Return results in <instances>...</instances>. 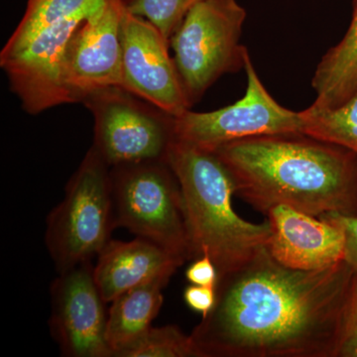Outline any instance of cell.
<instances>
[{
	"label": "cell",
	"mask_w": 357,
	"mask_h": 357,
	"mask_svg": "<svg viewBox=\"0 0 357 357\" xmlns=\"http://www.w3.org/2000/svg\"><path fill=\"white\" fill-rule=\"evenodd\" d=\"M356 280L345 260L303 271L265 248L220 277L215 307L190 335L199 357H340Z\"/></svg>",
	"instance_id": "6da1fadb"
},
{
	"label": "cell",
	"mask_w": 357,
	"mask_h": 357,
	"mask_svg": "<svg viewBox=\"0 0 357 357\" xmlns=\"http://www.w3.org/2000/svg\"><path fill=\"white\" fill-rule=\"evenodd\" d=\"M236 194L266 213L287 204L314 217H357V154L305 133H278L232 141L215 149Z\"/></svg>",
	"instance_id": "7a4b0ae2"
},
{
	"label": "cell",
	"mask_w": 357,
	"mask_h": 357,
	"mask_svg": "<svg viewBox=\"0 0 357 357\" xmlns=\"http://www.w3.org/2000/svg\"><path fill=\"white\" fill-rule=\"evenodd\" d=\"M166 161L182 191L192 259L210 256L222 277L266 248L271 225L237 215L234 178L215 152L174 138Z\"/></svg>",
	"instance_id": "3957f363"
},
{
	"label": "cell",
	"mask_w": 357,
	"mask_h": 357,
	"mask_svg": "<svg viewBox=\"0 0 357 357\" xmlns=\"http://www.w3.org/2000/svg\"><path fill=\"white\" fill-rule=\"evenodd\" d=\"M110 180L115 225L192 259L182 191L166 160L112 167Z\"/></svg>",
	"instance_id": "277c9868"
},
{
	"label": "cell",
	"mask_w": 357,
	"mask_h": 357,
	"mask_svg": "<svg viewBox=\"0 0 357 357\" xmlns=\"http://www.w3.org/2000/svg\"><path fill=\"white\" fill-rule=\"evenodd\" d=\"M109 166L91 147L47 220L46 244L59 273L91 261L115 227Z\"/></svg>",
	"instance_id": "5b68a950"
},
{
	"label": "cell",
	"mask_w": 357,
	"mask_h": 357,
	"mask_svg": "<svg viewBox=\"0 0 357 357\" xmlns=\"http://www.w3.org/2000/svg\"><path fill=\"white\" fill-rule=\"evenodd\" d=\"M245 20L237 0H203L174 32L170 48L192 107L220 77L244 69L249 54L241 43Z\"/></svg>",
	"instance_id": "8992f818"
},
{
	"label": "cell",
	"mask_w": 357,
	"mask_h": 357,
	"mask_svg": "<svg viewBox=\"0 0 357 357\" xmlns=\"http://www.w3.org/2000/svg\"><path fill=\"white\" fill-rule=\"evenodd\" d=\"M82 103L95 119L93 147L110 168L166 160L175 116L122 86L98 89Z\"/></svg>",
	"instance_id": "52a82bcc"
},
{
	"label": "cell",
	"mask_w": 357,
	"mask_h": 357,
	"mask_svg": "<svg viewBox=\"0 0 357 357\" xmlns=\"http://www.w3.org/2000/svg\"><path fill=\"white\" fill-rule=\"evenodd\" d=\"M245 95L234 105L208 112L191 109L174 117L176 139L215 151L232 141L278 133L304 132L301 112L282 107L262 84L250 55L244 65Z\"/></svg>",
	"instance_id": "ba28073f"
},
{
	"label": "cell",
	"mask_w": 357,
	"mask_h": 357,
	"mask_svg": "<svg viewBox=\"0 0 357 357\" xmlns=\"http://www.w3.org/2000/svg\"><path fill=\"white\" fill-rule=\"evenodd\" d=\"M89 16H76L50 25L35 34L10 55L0 56V67L23 109L39 114L58 105L74 103L65 83L68 45Z\"/></svg>",
	"instance_id": "9c48e42d"
},
{
	"label": "cell",
	"mask_w": 357,
	"mask_h": 357,
	"mask_svg": "<svg viewBox=\"0 0 357 357\" xmlns=\"http://www.w3.org/2000/svg\"><path fill=\"white\" fill-rule=\"evenodd\" d=\"M122 88L173 116L191 109L170 43L150 21L124 10Z\"/></svg>",
	"instance_id": "30bf717a"
},
{
	"label": "cell",
	"mask_w": 357,
	"mask_h": 357,
	"mask_svg": "<svg viewBox=\"0 0 357 357\" xmlns=\"http://www.w3.org/2000/svg\"><path fill=\"white\" fill-rule=\"evenodd\" d=\"M51 332L69 357H112L107 314L91 261L61 272L51 288Z\"/></svg>",
	"instance_id": "8fae6325"
},
{
	"label": "cell",
	"mask_w": 357,
	"mask_h": 357,
	"mask_svg": "<svg viewBox=\"0 0 357 357\" xmlns=\"http://www.w3.org/2000/svg\"><path fill=\"white\" fill-rule=\"evenodd\" d=\"M126 0H105L73 34L65 83L74 103L98 89L122 86L121 23Z\"/></svg>",
	"instance_id": "7c38bea8"
},
{
	"label": "cell",
	"mask_w": 357,
	"mask_h": 357,
	"mask_svg": "<svg viewBox=\"0 0 357 357\" xmlns=\"http://www.w3.org/2000/svg\"><path fill=\"white\" fill-rule=\"evenodd\" d=\"M265 213L272 229L266 248L283 266L314 271L344 261V232L335 223L287 204H276Z\"/></svg>",
	"instance_id": "4fadbf2b"
},
{
	"label": "cell",
	"mask_w": 357,
	"mask_h": 357,
	"mask_svg": "<svg viewBox=\"0 0 357 357\" xmlns=\"http://www.w3.org/2000/svg\"><path fill=\"white\" fill-rule=\"evenodd\" d=\"M184 264L170 252L147 239L109 241L93 267L98 290L105 303H112L134 288L168 283L178 267Z\"/></svg>",
	"instance_id": "5bb4252c"
},
{
	"label": "cell",
	"mask_w": 357,
	"mask_h": 357,
	"mask_svg": "<svg viewBox=\"0 0 357 357\" xmlns=\"http://www.w3.org/2000/svg\"><path fill=\"white\" fill-rule=\"evenodd\" d=\"M163 282H153L134 288L112 301L107 314V340L112 356L143 337L163 305Z\"/></svg>",
	"instance_id": "9a60e30c"
},
{
	"label": "cell",
	"mask_w": 357,
	"mask_h": 357,
	"mask_svg": "<svg viewBox=\"0 0 357 357\" xmlns=\"http://www.w3.org/2000/svg\"><path fill=\"white\" fill-rule=\"evenodd\" d=\"M317 98L312 105L337 107L357 91V0L349 30L326 52L312 79Z\"/></svg>",
	"instance_id": "2e32d148"
},
{
	"label": "cell",
	"mask_w": 357,
	"mask_h": 357,
	"mask_svg": "<svg viewBox=\"0 0 357 357\" xmlns=\"http://www.w3.org/2000/svg\"><path fill=\"white\" fill-rule=\"evenodd\" d=\"M105 0H28L24 15L0 56L20 50L30 39L45 28L61 21L89 16L102 6Z\"/></svg>",
	"instance_id": "e0dca14e"
},
{
	"label": "cell",
	"mask_w": 357,
	"mask_h": 357,
	"mask_svg": "<svg viewBox=\"0 0 357 357\" xmlns=\"http://www.w3.org/2000/svg\"><path fill=\"white\" fill-rule=\"evenodd\" d=\"M301 114L304 119L303 133L357 154V91L340 107L328 109L312 105Z\"/></svg>",
	"instance_id": "ac0fdd59"
},
{
	"label": "cell",
	"mask_w": 357,
	"mask_h": 357,
	"mask_svg": "<svg viewBox=\"0 0 357 357\" xmlns=\"http://www.w3.org/2000/svg\"><path fill=\"white\" fill-rule=\"evenodd\" d=\"M119 357H199L191 335L175 326L151 328Z\"/></svg>",
	"instance_id": "d6986e66"
},
{
	"label": "cell",
	"mask_w": 357,
	"mask_h": 357,
	"mask_svg": "<svg viewBox=\"0 0 357 357\" xmlns=\"http://www.w3.org/2000/svg\"><path fill=\"white\" fill-rule=\"evenodd\" d=\"M203 0H126L129 13L141 16L156 26L170 43L188 13Z\"/></svg>",
	"instance_id": "ffe728a7"
},
{
	"label": "cell",
	"mask_w": 357,
	"mask_h": 357,
	"mask_svg": "<svg viewBox=\"0 0 357 357\" xmlns=\"http://www.w3.org/2000/svg\"><path fill=\"white\" fill-rule=\"evenodd\" d=\"M319 218H326L338 227H342L345 236L344 260L357 273V217L340 215V213H325Z\"/></svg>",
	"instance_id": "44dd1931"
},
{
	"label": "cell",
	"mask_w": 357,
	"mask_h": 357,
	"mask_svg": "<svg viewBox=\"0 0 357 357\" xmlns=\"http://www.w3.org/2000/svg\"><path fill=\"white\" fill-rule=\"evenodd\" d=\"M185 279L192 285L217 289L220 275L210 256L203 255L194 259L185 270Z\"/></svg>",
	"instance_id": "7402d4cb"
},
{
	"label": "cell",
	"mask_w": 357,
	"mask_h": 357,
	"mask_svg": "<svg viewBox=\"0 0 357 357\" xmlns=\"http://www.w3.org/2000/svg\"><path fill=\"white\" fill-rule=\"evenodd\" d=\"M184 300L192 311L204 317L208 316L217 302V289L191 285L185 289Z\"/></svg>",
	"instance_id": "603a6c76"
},
{
	"label": "cell",
	"mask_w": 357,
	"mask_h": 357,
	"mask_svg": "<svg viewBox=\"0 0 357 357\" xmlns=\"http://www.w3.org/2000/svg\"><path fill=\"white\" fill-rule=\"evenodd\" d=\"M340 357H357V280L349 312L347 335L340 349Z\"/></svg>",
	"instance_id": "cb8c5ba5"
}]
</instances>
